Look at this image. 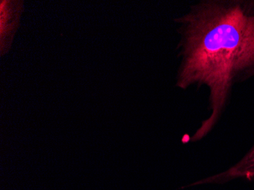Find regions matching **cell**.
<instances>
[{"label":"cell","mask_w":254,"mask_h":190,"mask_svg":"<svg viewBox=\"0 0 254 190\" xmlns=\"http://www.w3.org/2000/svg\"><path fill=\"white\" fill-rule=\"evenodd\" d=\"M181 65L177 86L209 90L212 114L194 135L212 129L236 81L254 72V8L248 2L204 0L176 19Z\"/></svg>","instance_id":"1"},{"label":"cell","mask_w":254,"mask_h":190,"mask_svg":"<svg viewBox=\"0 0 254 190\" xmlns=\"http://www.w3.org/2000/svg\"><path fill=\"white\" fill-rule=\"evenodd\" d=\"M22 11V1L2 0L0 2V51L2 56L9 51Z\"/></svg>","instance_id":"2"},{"label":"cell","mask_w":254,"mask_h":190,"mask_svg":"<svg viewBox=\"0 0 254 190\" xmlns=\"http://www.w3.org/2000/svg\"><path fill=\"white\" fill-rule=\"evenodd\" d=\"M215 177L223 181L238 177H245L249 180L254 178V147L235 167Z\"/></svg>","instance_id":"3"}]
</instances>
